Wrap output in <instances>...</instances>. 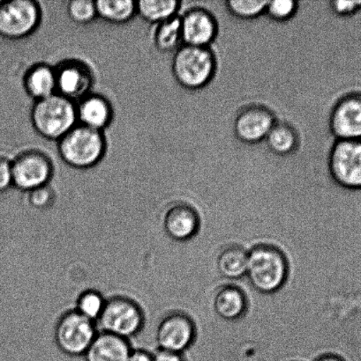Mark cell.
Instances as JSON below:
<instances>
[{
  "mask_svg": "<svg viewBox=\"0 0 361 361\" xmlns=\"http://www.w3.org/2000/svg\"><path fill=\"white\" fill-rule=\"evenodd\" d=\"M217 69V56L211 47L183 44L172 58V75L187 90L206 87L213 80Z\"/></svg>",
  "mask_w": 361,
  "mask_h": 361,
  "instance_id": "6da1fadb",
  "label": "cell"
},
{
  "mask_svg": "<svg viewBox=\"0 0 361 361\" xmlns=\"http://www.w3.org/2000/svg\"><path fill=\"white\" fill-rule=\"evenodd\" d=\"M107 142L104 133L77 123L58 141L59 157L70 167L88 169L104 158Z\"/></svg>",
  "mask_w": 361,
  "mask_h": 361,
  "instance_id": "7a4b0ae2",
  "label": "cell"
},
{
  "mask_svg": "<svg viewBox=\"0 0 361 361\" xmlns=\"http://www.w3.org/2000/svg\"><path fill=\"white\" fill-rule=\"evenodd\" d=\"M30 118L39 135L58 142L78 123L76 102L59 94H52L35 102Z\"/></svg>",
  "mask_w": 361,
  "mask_h": 361,
  "instance_id": "3957f363",
  "label": "cell"
},
{
  "mask_svg": "<svg viewBox=\"0 0 361 361\" xmlns=\"http://www.w3.org/2000/svg\"><path fill=\"white\" fill-rule=\"evenodd\" d=\"M247 275L257 291L274 293L284 286L288 279V260L278 247L271 245L254 247L249 252Z\"/></svg>",
  "mask_w": 361,
  "mask_h": 361,
  "instance_id": "277c9868",
  "label": "cell"
},
{
  "mask_svg": "<svg viewBox=\"0 0 361 361\" xmlns=\"http://www.w3.org/2000/svg\"><path fill=\"white\" fill-rule=\"evenodd\" d=\"M100 332L117 336L129 341L141 331L144 314L132 299L117 296L106 300L104 311L97 321Z\"/></svg>",
  "mask_w": 361,
  "mask_h": 361,
  "instance_id": "5b68a950",
  "label": "cell"
},
{
  "mask_svg": "<svg viewBox=\"0 0 361 361\" xmlns=\"http://www.w3.org/2000/svg\"><path fill=\"white\" fill-rule=\"evenodd\" d=\"M40 6L34 0H9L0 3V37L20 40L30 37L41 23Z\"/></svg>",
  "mask_w": 361,
  "mask_h": 361,
  "instance_id": "8992f818",
  "label": "cell"
},
{
  "mask_svg": "<svg viewBox=\"0 0 361 361\" xmlns=\"http://www.w3.org/2000/svg\"><path fill=\"white\" fill-rule=\"evenodd\" d=\"M328 169L339 186L361 190V140H336L329 153Z\"/></svg>",
  "mask_w": 361,
  "mask_h": 361,
  "instance_id": "52a82bcc",
  "label": "cell"
},
{
  "mask_svg": "<svg viewBox=\"0 0 361 361\" xmlns=\"http://www.w3.org/2000/svg\"><path fill=\"white\" fill-rule=\"evenodd\" d=\"M97 324L76 310L69 311L56 324L54 338L60 351L69 356L84 355L97 336Z\"/></svg>",
  "mask_w": 361,
  "mask_h": 361,
  "instance_id": "ba28073f",
  "label": "cell"
},
{
  "mask_svg": "<svg viewBox=\"0 0 361 361\" xmlns=\"http://www.w3.org/2000/svg\"><path fill=\"white\" fill-rule=\"evenodd\" d=\"M11 166L13 186L27 193L37 188L47 185L54 169L51 159L42 152L35 149L18 154L11 161Z\"/></svg>",
  "mask_w": 361,
  "mask_h": 361,
  "instance_id": "9c48e42d",
  "label": "cell"
},
{
  "mask_svg": "<svg viewBox=\"0 0 361 361\" xmlns=\"http://www.w3.org/2000/svg\"><path fill=\"white\" fill-rule=\"evenodd\" d=\"M273 111L259 104L247 105L237 113L233 120V132L242 143L263 142L277 122Z\"/></svg>",
  "mask_w": 361,
  "mask_h": 361,
  "instance_id": "30bf717a",
  "label": "cell"
},
{
  "mask_svg": "<svg viewBox=\"0 0 361 361\" xmlns=\"http://www.w3.org/2000/svg\"><path fill=\"white\" fill-rule=\"evenodd\" d=\"M330 129L337 140H361V91L349 92L336 102Z\"/></svg>",
  "mask_w": 361,
  "mask_h": 361,
  "instance_id": "8fae6325",
  "label": "cell"
},
{
  "mask_svg": "<svg viewBox=\"0 0 361 361\" xmlns=\"http://www.w3.org/2000/svg\"><path fill=\"white\" fill-rule=\"evenodd\" d=\"M57 94L74 102L91 93L94 73L79 59H66L55 67Z\"/></svg>",
  "mask_w": 361,
  "mask_h": 361,
  "instance_id": "7c38bea8",
  "label": "cell"
},
{
  "mask_svg": "<svg viewBox=\"0 0 361 361\" xmlns=\"http://www.w3.org/2000/svg\"><path fill=\"white\" fill-rule=\"evenodd\" d=\"M196 338V326L193 321L183 313H172L159 324L155 332L158 348L165 351L182 355Z\"/></svg>",
  "mask_w": 361,
  "mask_h": 361,
  "instance_id": "4fadbf2b",
  "label": "cell"
},
{
  "mask_svg": "<svg viewBox=\"0 0 361 361\" xmlns=\"http://www.w3.org/2000/svg\"><path fill=\"white\" fill-rule=\"evenodd\" d=\"M183 44L211 47L218 35V20L210 10L201 6L187 9L182 16Z\"/></svg>",
  "mask_w": 361,
  "mask_h": 361,
  "instance_id": "5bb4252c",
  "label": "cell"
},
{
  "mask_svg": "<svg viewBox=\"0 0 361 361\" xmlns=\"http://www.w3.org/2000/svg\"><path fill=\"white\" fill-rule=\"evenodd\" d=\"M76 114L79 125L104 133L112 121L113 109L104 95L90 93L76 102Z\"/></svg>",
  "mask_w": 361,
  "mask_h": 361,
  "instance_id": "9a60e30c",
  "label": "cell"
},
{
  "mask_svg": "<svg viewBox=\"0 0 361 361\" xmlns=\"http://www.w3.org/2000/svg\"><path fill=\"white\" fill-rule=\"evenodd\" d=\"M199 215L189 204H177L165 212L164 229L172 240L186 242L192 239L199 230Z\"/></svg>",
  "mask_w": 361,
  "mask_h": 361,
  "instance_id": "2e32d148",
  "label": "cell"
},
{
  "mask_svg": "<svg viewBox=\"0 0 361 361\" xmlns=\"http://www.w3.org/2000/svg\"><path fill=\"white\" fill-rule=\"evenodd\" d=\"M131 348L129 341L99 332L85 353V361H127Z\"/></svg>",
  "mask_w": 361,
  "mask_h": 361,
  "instance_id": "e0dca14e",
  "label": "cell"
},
{
  "mask_svg": "<svg viewBox=\"0 0 361 361\" xmlns=\"http://www.w3.org/2000/svg\"><path fill=\"white\" fill-rule=\"evenodd\" d=\"M23 87L35 102L57 94L55 67L45 63L32 66L25 73Z\"/></svg>",
  "mask_w": 361,
  "mask_h": 361,
  "instance_id": "ac0fdd59",
  "label": "cell"
},
{
  "mask_svg": "<svg viewBox=\"0 0 361 361\" xmlns=\"http://www.w3.org/2000/svg\"><path fill=\"white\" fill-rule=\"evenodd\" d=\"M264 142L268 150L278 157H285L298 149L300 137L295 126L286 121H277L268 133Z\"/></svg>",
  "mask_w": 361,
  "mask_h": 361,
  "instance_id": "d6986e66",
  "label": "cell"
},
{
  "mask_svg": "<svg viewBox=\"0 0 361 361\" xmlns=\"http://www.w3.org/2000/svg\"><path fill=\"white\" fill-rule=\"evenodd\" d=\"M247 302L245 293L235 286H225L218 290L214 298V309L223 319H239L246 313Z\"/></svg>",
  "mask_w": 361,
  "mask_h": 361,
  "instance_id": "ffe728a7",
  "label": "cell"
},
{
  "mask_svg": "<svg viewBox=\"0 0 361 361\" xmlns=\"http://www.w3.org/2000/svg\"><path fill=\"white\" fill-rule=\"evenodd\" d=\"M155 47L162 53L176 51L183 45L182 20L177 16L155 25L153 35Z\"/></svg>",
  "mask_w": 361,
  "mask_h": 361,
  "instance_id": "44dd1931",
  "label": "cell"
},
{
  "mask_svg": "<svg viewBox=\"0 0 361 361\" xmlns=\"http://www.w3.org/2000/svg\"><path fill=\"white\" fill-rule=\"evenodd\" d=\"M182 4L177 0H140L136 2V14L157 25L178 16Z\"/></svg>",
  "mask_w": 361,
  "mask_h": 361,
  "instance_id": "7402d4cb",
  "label": "cell"
},
{
  "mask_svg": "<svg viewBox=\"0 0 361 361\" xmlns=\"http://www.w3.org/2000/svg\"><path fill=\"white\" fill-rule=\"evenodd\" d=\"M249 252L239 246L226 247L219 255L218 268L226 279H236L247 274Z\"/></svg>",
  "mask_w": 361,
  "mask_h": 361,
  "instance_id": "603a6c76",
  "label": "cell"
},
{
  "mask_svg": "<svg viewBox=\"0 0 361 361\" xmlns=\"http://www.w3.org/2000/svg\"><path fill=\"white\" fill-rule=\"evenodd\" d=\"M97 17L112 24L129 23L136 14V2L133 0H97Z\"/></svg>",
  "mask_w": 361,
  "mask_h": 361,
  "instance_id": "cb8c5ba5",
  "label": "cell"
},
{
  "mask_svg": "<svg viewBox=\"0 0 361 361\" xmlns=\"http://www.w3.org/2000/svg\"><path fill=\"white\" fill-rule=\"evenodd\" d=\"M106 300H107L95 290H87L78 296L74 310L87 319L97 323L104 311Z\"/></svg>",
  "mask_w": 361,
  "mask_h": 361,
  "instance_id": "d4e9b609",
  "label": "cell"
},
{
  "mask_svg": "<svg viewBox=\"0 0 361 361\" xmlns=\"http://www.w3.org/2000/svg\"><path fill=\"white\" fill-rule=\"evenodd\" d=\"M268 2L266 0H229L225 2V6L232 16L249 20L265 14Z\"/></svg>",
  "mask_w": 361,
  "mask_h": 361,
  "instance_id": "484cf974",
  "label": "cell"
},
{
  "mask_svg": "<svg viewBox=\"0 0 361 361\" xmlns=\"http://www.w3.org/2000/svg\"><path fill=\"white\" fill-rule=\"evenodd\" d=\"M66 11L70 19L80 25L91 23L97 17L95 3L91 0H72Z\"/></svg>",
  "mask_w": 361,
  "mask_h": 361,
  "instance_id": "4316f807",
  "label": "cell"
},
{
  "mask_svg": "<svg viewBox=\"0 0 361 361\" xmlns=\"http://www.w3.org/2000/svg\"><path fill=\"white\" fill-rule=\"evenodd\" d=\"M299 10V2L295 0H273L268 1L265 13L274 21L285 23L292 19Z\"/></svg>",
  "mask_w": 361,
  "mask_h": 361,
  "instance_id": "83f0119b",
  "label": "cell"
},
{
  "mask_svg": "<svg viewBox=\"0 0 361 361\" xmlns=\"http://www.w3.org/2000/svg\"><path fill=\"white\" fill-rule=\"evenodd\" d=\"M56 195L51 186L47 185L37 188L28 192V203L32 208L37 210H45L54 204Z\"/></svg>",
  "mask_w": 361,
  "mask_h": 361,
  "instance_id": "f1b7e54d",
  "label": "cell"
},
{
  "mask_svg": "<svg viewBox=\"0 0 361 361\" xmlns=\"http://www.w3.org/2000/svg\"><path fill=\"white\" fill-rule=\"evenodd\" d=\"M332 13L341 17L355 16L361 11V0L346 1V0H334L329 2Z\"/></svg>",
  "mask_w": 361,
  "mask_h": 361,
  "instance_id": "f546056e",
  "label": "cell"
},
{
  "mask_svg": "<svg viewBox=\"0 0 361 361\" xmlns=\"http://www.w3.org/2000/svg\"><path fill=\"white\" fill-rule=\"evenodd\" d=\"M11 187H13L11 161L5 157H0V193L5 192Z\"/></svg>",
  "mask_w": 361,
  "mask_h": 361,
  "instance_id": "4dcf8cb0",
  "label": "cell"
},
{
  "mask_svg": "<svg viewBox=\"0 0 361 361\" xmlns=\"http://www.w3.org/2000/svg\"><path fill=\"white\" fill-rule=\"evenodd\" d=\"M154 361H185L180 353L165 351L158 349V351L153 355Z\"/></svg>",
  "mask_w": 361,
  "mask_h": 361,
  "instance_id": "1f68e13d",
  "label": "cell"
},
{
  "mask_svg": "<svg viewBox=\"0 0 361 361\" xmlns=\"http://www.w3.org/2000/svg\"><path fill=\"white\" fill-rule=\"evenodd\" d=\"M127 361H154L153 355L144 350H132Z\"/></svg>",
  "mask_w": 361,
  "mask_h": 361,
  "instance_id": "d6a6232c",
  "label": "cell"
},
{
  "mask_svg": "<svg viewBox=\"0 0 361 361\" xmlns=\"http://www.w3.org/2000/svg\"><path fill=\"white\" fill-rule=\"evenodd\" d=\"M314 361H345L341 359V357L334 355H325L319 357L317 360Z\"/></svg>",
  "mask_w": 361,
  "mask_h": 361,
  "instance_id": "836d02e7",
  "label": "cell"
},
{
  "mask_svg": "<svg viewBox=\"0 0 361 361\" xmlns=\"http://www.w3.org/2000/svg\"><path fill=\"white\" fill-rule=\"evenodd\" d=\"M1 2H2V0H0V3H1Z\"/></svg>",
  "mask_w": 361,
  "mask_h": 361,
  "instance_id": "e575fe53",
  "label": "cell"
}]
</instances>
